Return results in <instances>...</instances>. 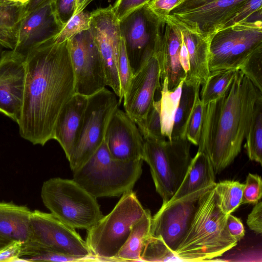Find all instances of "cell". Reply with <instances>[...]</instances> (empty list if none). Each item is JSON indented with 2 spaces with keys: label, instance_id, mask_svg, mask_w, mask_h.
I'll return each instance as SVG.
<instances>
[{
  "label": "cell",
  "instance_id": "cell-6",
  "mask_svg": "<svg viewBox=\"0 0 262 262\" xmlns=\"http://www.w3.org/2000/svg\"><path fill=\"white\" fill-rule=\"evenodd\" d=\"M144 140L143 160L149 166L156 190L165 205L179 188L190 165L191 143L186 137Z\"/></svg>",
  "mask_w": 262,
  "mask_h": 262
},
{
  "label": "cell",
  "instance_id": "cell-22",
  "mask_svg": "<svg viewBox=\"0 0 262 262\" xmlns=\"http://www.w3.org/2000/svg\"><path fill=\"white\" fill-rule=\"evenodd\" d=\"M215 173L208 157L198 151L192 158L184 179L179 188L165 205L169 204L181 198L215 183Z\"/></svg>",
  "mask_w": 262,
  "mask_h": 262
},
{
  "label": "cell",
  "instance_id": "cell-23",
  "mask_svg": "<svg viewBox=\"0 0 262 262\" xmlns=\"http://www.w3.org/2000/svg\"><path fill=\"white\" fill-rule=\"evenodd\" d=\"M31 213L26 206L0 202V236L9 241H27Z\"/></svg>",
  "mask_w": 262,
  "mask_h": 262
},
{
  "label": "cell",
  "instance_id": "cell-39",
  "mask_svg": "<svg viewBox=\"0 0 262 262\" xmlns=\"http://www.w3.org/2000/svg\"><path fill=\"white\" fill-rule=\"evenodd\" d=\"M262 196V181L261 177L256 174L249 173L246 178L243 192L242 204H255Z\"/></svg>",
  "mask_w": 262,
  "mask_h": 262
},
{
  "label": "cell",
  "instance_id": "cell-10",
  "mask_svg": "<svg viewBox=\"0 0 262 262\" xmlns=\"http://www.w3.org/2000/svg\"><path fill=\"white\" fill-rule=\"evenodd\" d=\"M214 184L162 206L151 217L150 235L161 238L174 253L190 227L202 195Z\"/></svg>",
  "mask_w": 262,
  "mask_h": 262
},
{
  "label": "cell",
  "instance_id": "cell-52",
  "mask_svg": "<svg viewBox=\"0 0 262 262\" xmlns=\"http://www.w3.org/2000/svg\"><path fill=\"white\" fill-rule=\"evenodd\" d=\"M6 1L13 2V3H19L23 5L27 4L30 0H4Z\"/></svg>",
  "mask_w": 262,
  "mask_h": 262
},
{
  "label": "cell",
  "instance_id": "cell-47",
  "mask_svg": "<svg viewBox=\"0 0 262 262\" xmlns=\"http://www.w3.org/2000/svg\"><path fill=\"white\" fill-rule=\"evenodd\" d=\"M180 34L181 36V44L180 50V59L181 66L187 76L190 70L189 57L181 31Z\"/></svg>",
  "mask_w": 262,
  "mask_h": 262
},
{
  "label": "cell",
  "instance_id": "cell-19",
  "mask_svg": "<svg viewBox=\"0 0 262 262\" xmlns=\"http://www.w3.org/2000/svg\"><path fill=\"white\" fill-rule=\"evenodd\" d=\"M88 98L75 93L63 107L55 124L53 139L59 143L68 161L80 136Z\"/></svg>",
  "mask_w": 262,
  "mask_h": 262
},
{
  "label": "cell",
  "instance_id": "cell-38",
  "mask_svg": "<svg viewBox=\"0 0 262 262\" xmlns=\"http://www.w3.org/2000/svg\"><path fill=\"white\" fill-rule=\"evenodd\" d=\"M118 72L121 93L120 97L118 99L120 105L134 75L128 59L124 42L122 38L118 61Z\"/></svg>",
  "mask_w": 262,
  "mask_h": 262
},
{
  "label": "cell",
  "instance_id": "cell-48",
  "mask_svg": "<svg viewBox=\"0 0 262 262\" xmlns=\"http://www.w3.org/2000/svg\"><path fill=\"white\" fill-rule=\"evenodd\" d=\"M54 1V0H30L26 5L25 14L29 13L45 4L51 3Z\"/></svg>",
  "mask_w": 262,
  "mask_h": 262
},
{
  "label": "cell",
  "instance_id": "cell-40",
  "mask_svg": "<svg viewBox=\"0 0 262 262\" xmlns=\"http://www.w3.org/2000/svg\"><path fill=\"white\" fill-rule=\"evenodd\" d=\"M53 3L56 16L63 26L74 15L76 0H54Z\"/></svg>",
  "mask_w": 262,
  "mask_h": 262
},
{
  "label": "cell",
  "instance_id": "cell-31",
  "mask_svg": "<svg viewBox=\"0 0 262 262\" xmlns=\"http://www.w3.org/2000/svg\"><path fill=\"white\" fill-rule=\"evenodd\" d=\"M181 261L160 238L150 235L141 254V261Z\"/></svg>",
  "mask_w": 262,
  "mask_h": 262
},
{
  "label": "cell",
  "instance_id": "cell-43",
  "mask_svg": "<svg viewBox=\"0 0 262 262\" xmlns=\"http://www.w3.org/2000/svg\"><path fill=\"white\" fill-rule=\"evenodd\" d=\"M23 243L13 241L0 249V261L14 262L18 257Z\"/></svg>",
  "mask_w": 262,
  "mask_h": 262
},
{
  "label": "cell",
  "instance_id": "cell-54",
  "mask_svg": "<svg viewBox=\"0 0 262 262\" xmlns=\"http://www.w3.org/2000/svg\"><path fill=\"white\" fill-rule=\"evenodd\" d=\"M185 1H186V0H179L178 3V4H177V5L176 6V7H177V6H178L179 5H180V4H182V3H183V2H184ZM176 7H175V8H176Z\"/></svg>",
  "mask_w": 262,
  "mask_h": 262
},
{
  "label": "cell",
  "instance_id": "cell-5",
  "mask_svg": "<svg viewBox=\"0 0 262 262\" xmlns=\"http://www.w3.org/2000/svg\"><path fill=\"white\" fill-rule=\"evenodd\" d=\"M41 198L54 216L75 229L88 230L103 216L96 198L73 179L53 178L45 181Z\"/></svg>",
  "mask_w": 262,
  "mask_h": 262
},
{
  "label": "cell",
  "instance_id": "cell-12",
  "mask_svg": "<svg viewBox=\"0 0 262 262\" xmlns=\"http://www.w3.org/2000/svg\"><path fill=\"white\" fill-rule=\"evenodd\" d=\"M157 19L145 5L119 20L121 36L134 74L158 48Z\"/></svg>",
  "mask_w": 262,
  "mask_h": 262
},
{
  "label": "cell",
  "instance_id": "cell-41",
  "mask_svg": "<svg viewBox=\"0 0 262 262\" xmlns=\"http://www.w3.org/2000/svg\"><path fill=\"white\" fill-rule=\"evenodd\" d=\"M149 0H116L112 6L116 17L120 20L135 10L146 5Z\"/></svg>",
  "mask_w": 262,
  "mask_h": 262
},
{
  "label": "cell",
  "instance_id": "cell-14",
  "mask_svg": "<svg viewBox=\"0 0 262 262\" xmlns=\"http://www.w3.org/2000/svg\"><path fill=\"white\" fill-rule=\"evenodd\" d=\"M161 66L157 51L135 72L124 95V111L138 127L144 123L155 101L156 91L161 88Z\"/></svg>",
  "mask_w": 262,
  "mask_h": 262
},
{
  "label": "cell",
  "instance_id": "cell-51",
  "mask_svg": "<svg viewBox=\"0 0 262 262\" xmlns=\"http://www.w3.org/2000/svg\"><path fill=\"white\" fill-rule=\"evenodd\" d=\"M11 241H9L0 236V249L7 245Z\"/></svg>",
  "mask_w": 262,
  "mask_h": 262
},
{
  "label": "cell",
  "instance_id": "cell-25",
  "mask_svg": "<svg viewBox=\"0 0 262 262\" xmlns=\"http://www.w3.org/2000/svg\"><path fill=\"white\" fill-rule=\"evenodd\" d=\"M18 257L24 261H100L96 257H80L63 254L51 247L31 240L23 243Z\"/></svg>",
  "mask_w": 262,
  "mask_h": 262
},
{
  "label": "cell",
  "instance_id": "cell-55",
  "mask_svg": "<svg viewBox=\"0 0 262 262\" xmlns=\"http://www.w3.org/2000/svg\"><path fill=\"white\" fill-rule=\"evenodd\" d=\"M149 1H150V0H149ZM149 1H148V2H149Z\"/></svg>",
  "mask_w": 262,
  "mask_h": 262
},
{
  "label": "cell",
  "instance_id": "cell-15",
  "mask_svg": "<svg viewBox=\"0 0 262 262\" xmlns=\"http://www.w3.org/2000/svg\"><path fill=\"white\" fill-rule=\"evenodd\" d=\"M247 0H214L192 8L172 10L169 23L202 37L204 31L214 30L229 19Z\"/></svg>",
  "mask_w": 262,
  "mask_h": 262
},
{
  "label": "cell",
  "instance_id": "cell-37",
  "mask_svg": "<svg viewBox=\"0 0 262 262\" xmlns=\"http://www.w3.org/2000/svg\"><path fill=\"white\" fill-rule=\"evenodd\" d=\"M262 0H247L227 20L221 24L214 32H219L229 29L242 23L254 12L261 7Z\"/></svg>",
  "mask_w": 262,
  "mask_h": 262
},
{
  "label": "cell",
  "instance_id": "cell-28",
  "mask_svg": "<svg viewBox=\"0 0 262 262\" xmlns=\"http://www.w3.org/2000/svg\"><path fill=\"white\" fill-rule=\"evenodd\" d=\"M239 70L228 69L211 72L202 85L201 101L204 105L221 97L230 86Z\"/></svg>",
  "mask_w": 262,
  "mask_h": 262
},
{
  "label": "cell",
  "instance_id": "cell-35",
  "mask_svg": "<svg viewBox=\"0 0 262 262\" xmlns=\"http://www.w3.org/2000/svg\"><path fill=\"white\" fill-rule=\"evenodd\" d=\"M261 48L253 52L240 67V70L262 92Z\"/></svg>",
  "mask_w": 262,
  "mask_h": 262
},
{
  "label": "cell",
  "instance_id": "cell-32",
  "mask_svg": "<svg viewBox=\"0 0 262 262\" xmlns=\"http://www.w3.org/2000/svg\"><path fill=\"white\" fill-rule=\"evenodd\" d=\"M91 19V13L82 11L73 15L64 24L60 32L54 37L58 43L63 42L82 31L89 30Z\"/></svg>",
  "mask_w": 262,
  "mask_h": 262
},
{
  "label": "cell",
  "instance_id": "cell-50",
  "mask_svg": "<svg viewBox=\"0 0 262 262\" xmlns=\"http://www.w3.org/2000/svg\"><path fill=\"white\" fill-rule=\"evenodd\" d=\"M93 1L94 0H76L74 15L83 11L85 8Z\"/></svg>",
  "mask_w": 262,
  "mask_h": 262
},
{
  "label": "cell",
  "instance_id": "cell-8",
  "mask_svg": "<svg viewBox=\"0 0 262 262\" xmlns=\"http://www.w3.org/2000/svg\"><path fill=\"white\" fill-rule=\"evenodd\" d=\"M117 97L106 88L89 96L80 136L69 160L73 172L88 161L104 141L110 120L119 105Z\"/></svg>",
  "mask_w": 262,
  "mask_h": 262
},
{
  "label": "cell",
  "instance_id": "cell-26",
  "mask_svg": "<svg viewBox=\"0 0 262 262\" xmlns=\"http://www.w3.org/2000/svg\"><path fill=\"white\" fill-rule=\"evenodd\" d=\"M184 80L172 90L168 89L166 78L162 80L160 98L161 132L168 140H171V133L176 113L179 105Z\"/></svg>",
  "mask_w": 262,
  "mask_h": 262
},
{
  "label": "cell",
  "instance_id": "cell-2",
  "mask_svg": "<svg viewBox=\"0 0 262 262\" xmlns=\"http://www.w3.org/2000/svg\"><path fill=\"white\" fill-rule=\"evenodd\" d=\"M260 93L238 70L226 92L204 105L198 151L208 157L215 174L231 164L240 153Z\"/></svg>",
  "mask_w": 262,
  "mask_h": 262
},
{
  "label": "cell",
  "instance_id": "cell-13",
  "mask_svg": "<svg viewBox=\"0 0 262 262\" xmlns=\"http://www.w3.org/2000/svg\"><path fill=\"white\" fill-rule=\"evenodd\" d=\"M30 227L28 240L51 247L63 254L80 257H96L75 228L63 223L51 213L38 210L32 211Z\"/></svg>",
  "mask_w": 262,
  "mask_h": 262
},
{
  "label": "cell",
  "instance_id": "cell-20",
  "mask_svg": "<svg viewBox=\"0 0 262 262\" xmlns=\"http://www.w3.org/2000/svg\"><path fill=\"white\" fill-rule=\"evenodd\" d=\"M179 29L188 52L190 62V70L184 82L194 86L202 85L210 73L209 57L211 38L201 37L188 31Z\"/></svg>",
  "mask_w": 262,
  "mask_h": 262
},
{
  "label": "cell",
  "instance_id": "cell-33",
  "mask_svg": "<svg viewBox=\"0 0 262 262\" xmlns=\"http://www.w3.org/2000/svg\"><path fill=\"white\" fill-rule=\"evenodd\" d=\"M200 85L196 89L194 102L185 131V137L191 144L198 146L202 125L204 105L200 97Z\"/></svg>",
  "mask_w": 262,
  "mask_h": 262
},
{
  "label": "cell",
  "instance_id": "cell-45",
  "mask_svg": "<svg viewBox=\"0 0 262 262\" xmlns=\"http://www.w3.org/2000/svg\"><path fill=\"white\" fill-rule=\"evenodd\" d=\"M228 230L232 237L237 242L245 235V231L241 220L231 214L228 215L226 221Z\"/></svg>",
  "mask_w": 262,
  "mask_h": 262
},
{
  "label": "cell",
  "instance_id": "cell-30",
  "mask_svg": "<svg viewBox=\"0 0 262 262\" xmlns=\"http://www.w3.org/2000/svg\"><path fill=\"white\" fill-rule=\"evenodd\" d=\"M244 184L237 181L225 180L215 183L214 190L221 210L231 214L242 205Z\"/></svg>",
  "mask_w": 262,
  "mask_h": 262
},
{
  "label": "cell",
  "instance_id": "cell-7",
  "mask_svg": "<svg viewBox=\"0 0 262 262\" xmlns=\"http://www.w3.org/2000/svg\"><path fill=\"white\" fill-rule=\"evenodd\" d=\"M146 211L133 190L123 193L113 210L87 230L85 242L93 255L100 261H114Z\"/></svg>",
  "mask_w": 262,
  "mask_h": 262
},
{
  "label": "cell",
  "instance_id": "cell-18",
  "mask_svg": "<svg viewBox=\"0 0 262 262\" xmlns=\"http://www.w3.org/2000/svg\"><path fill=\"white\" fill-rule=\"evenodd\" d=\"M63 26L55 14L53 2L24 15L14 30L15 51L26 57L34 46L55 37Z\"/></svg>",
  "mask_w": 262,
  "mask_h": 262
},
{
  "label": "cell",
  "instance_id": "cell-9",
  "mask_svg": "<svg viewBox=\"0 0 262 262\" xmlns=\"http://www.w3.org/2000/svg\"><path fill=\"white\" fill-rule=\"evenodd\" d=\"M73 70L75 93L88 97L107 86L102 61L89 30L67 40Z\"/></svg>",
  "mask_w": 262,
  "mask_h": 262
},
{
  "label": "cell",
  "instance_id": "cell-36",
  "mask_svg": "<svg viewBox=\"0 0 262 262\" xmlns=\"http://www.w3.org/2000/svg\"><path fill=\"white\" fill-rule=\"evenodd\" d=\"M139 129L143 138L165 139L161 132L160 119V100L154 102L143 124Z\"/></svg>",
  "mask_w": 262,
  "mask_h": 262
},
{
  "label": "cell",
  "instance_id": "cell-4",
  "mask_svg": "<svg viewBox=\"0 0 262 262\" xmlns=\"http://www.w3.org/2000/svg\"><path fill=\"white\" fill-rule=\"evenodd\" d=\"M143 162L114 159L104 139L89 160L73 172V179L96 199L119 196L133 190L142 173Z\"/></svg>",
  "mask_w": 262,
  "mask_h": 262
},
{
  "label": "cell",
  "instance_id": "cell-27",
  "mask_svg": "<svg viewBox=\"0 0 262 262\" xmlns=\"http://www.w3.org/2000/svg\"><path fill=\"white\" fill-rule=\"evenodd\" d=\"M244 145L249 159L262 164V93L256 101Z\"/></svg>",
  "mask_w": 262,
  "mask_h": 262
},
{
  "label": "cell",
  "instance_id": "cell-29",
  "mask_svg": "<svg viewBox=\"0 0 262 262\" xmlns=\"http://www.w3.org/2000/svg\"><path fill=\"white\" fill-rule=\"evenodd\" d=\"M183 82L179 105L176 113L171 133V139L185 137L187 122L192 111L197 87Z\"/></svg>",
  "mask_w": 262,
  "mask_h": 262
},
{
  "label": "cell",
  "instance_id": "cell-24",
  "mask_svg": "<svg viewBox=\"0 0 262 262\" xmlns=\"http://www.w3.org/2000/svg\"><path fill=\"white\" fill-rule=\"evenodd\" d=\"M151 215L146 209L143 216L132 227L126 241L114 259V261H141L144 244L150 236Z\"/></svg>",
  "mask_w": 262,
  "mask_h": 262
},
{
  "label": "cell",
  "instance_id": "cell-16",
  "mask_svg": "<svg viewBox=\"0 0 262 262\" xmlns=\"http://www.w3.org/2000/svg\"><path fill=\"white\" fill-rule=\"evenodd\" d=\"M26 57L12 50L4 51L0 59V113L17 124L24 93Z\"/></svg>",
  "mask_w": 262,
  "mask_h": 262
},
{
  "label": "cell",
  "instance_id": "cell-34",
  "mask_svg": "<svg viewBox=\"0 0 262 262\" xmlns=\"http://www.w3.org/2000/svg\"><path fill=\"white\" fill-rule=\"evenodd\" d=\"M26 5L0 0V26L14 32L25 15Z\"/></svg>",
  "mask_w": 262,
  "mask_h": 262
},
{
  "label": "cell",
  "instance_id": "cell-46",
  "mask_svg": "<svg viewBox=\"0 0 262 262\" xmlns=\"http://www.w3.org/2000/svg\"><path fill=\"white\" fill-rule=\"evenodd\" d=\"M0 45L8 50H14L16 45L14 32L0 26Z\"/></svg>",
  "mask_w": 262,
  "mask_h": 262
},
{
  "label": "cell",
  "instance_id": "cell-42",
  "mask_svg": "<svg viewBox=\"0 0 262 262\" xmlns=\"http://www.w3.org/2000/svg\"><path fill=\"white\" fill-rule=\"evenodd\" d=\"M179 0H150L146 6L157 18H165L177 5Z\"/></svg>",
  "mask_w": 262,
  "mask_h": 262
},
{
  "label": "cell",
  "instance_id": "cell-11",
  "mask_svg": "<svg viewBox=\"0 0 262 262\" xmlns=\"http://www.w3.org/2000/svg\"><path fill=\"white\" fill-rule=\"evenodd\" d=\"M89 31L100 53L106 76L107 86L117 96H121L118 61L121 36L119 20L112 5L91 12Z\"/></svg>",
  "mask_w": 262,
  "mask_h": 262
},
{
  "label": "cell",
  "instance_id": "cell-49",
  "mask_svg": "<svg viewBox=\"0 0 262 262\" xmlns=\"http://www.w3.org/2000/svg\"><path fill=\"white\" fill-rule=\"evenodd\" d=\"M212 1L214 0H186L182 4L174 8L172 10L192 8Z\"/></svg>",
  "mask_w": 262,
  "mask_h": 262
},
{
  "label": "cell",
  "instance_id": "cell-44",
  "mask_svg": "<svg viewBox=\"0 0 262 262\" xmlns=\"http://www.w3.org/2000/svg\"><path fill=\"white\" fill-rule=\"evenodd\" d=\"M247 224L250 229L256 233H262V203L259 201L255 204L248 215Z\"/></svg>",
  "mask_w": 262,
  "mask_h": 262
},
{
  "label": "cell",
  "instance_id": "cell-17",
  "mask_svg": "<svg viewBox=\"0 0 262 262\" xmlns=\"http://www.w3.org/2000/svg\"><path fill=\"white\" fill-rule=\"evenodd\" d=\"M105 141L114 159L123 162L143 160V136L135 122L119 107L110 120Z\"/></svg>",
  "mask_w": 262,
  "mask_h": 262
},
{
  "label": "cell",
  "instance_id": "cell-1",
  "mask_svg": "<svg viewBox=\"0 0 262 262\" xmlns=\"http://www.w3.org/2000/svg\"><path fill=\"white\" fill-rule=\"evenodd\" d=\"M51 38L32 47L26 56L23 106L18 123L21 137L43 146L53 139L63 107L75 93L67 40Z\"/></svg>",
  "mask_w": 262,
  "mask_h": 262
},
{
  "label": "cell",
  "instance_id": "cell-21",
  "mask_svg": "<svg viewBox=\"0 0 262 262\" xmlns=\"http://www.w3.org/2000/svg\"><path fill=\"white\" fill-rule=\"evenodd\" d=\"M173 29L168 37L163 42H160L157 50L161 66V80L166 78L170 90L176 88L186 77L180 59V31L174 26Z\"/></svg>",
  "mask_w": 262,
  "mask_h": 262
},
{
  "label": "cell",
  "instance_id": "cell-53",
  "mask_svg": "<svg viewBox=\"0 0 262 262\" xmlns=\"http://www.w3.org/2000/svg\"><path fill=\"white\" fill-rule=\"evenodd\" d=\"M3 48V47L0 45V59H1V57L2 56L3 54L5 51V50L4 51L3 50V49H2Z\"/></svg>",
  "mask_w": 262,
  "mask_h": 262
},
{
  "label": "cell",
  "instance_id": "cell-3",
  "mask_svg": "<svg viewBox=\"0 0 262 262\" xmlns=\"http://www.w3.org/2000/svg\"><path fill=\"white\" fill-rule=\"evenodd\" d=\"M214 185L202 195L190 227L174 252L181 261L212 260L237 243L228 230V215L219 206Z\"/></svg>",
  "mask_w": 262,
  "mask_h": 262
}]
</instances>
